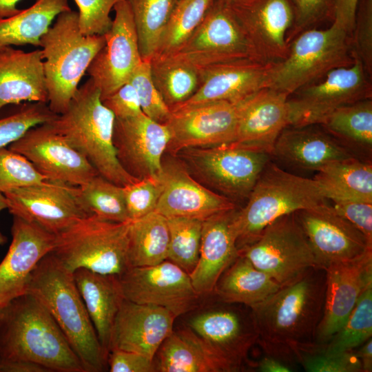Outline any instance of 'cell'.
Masks as SVG:
<instances>
[{"label": "cell", "instance_id": "6da1fadb", "mask_svg": "<svg viewBox=\"0 0 372 372\" xmlns=\"http://www.w3.org/2000/svg\"><path fill=\"white\" fill-rule=\"evenodd\" d=\"M325 288V269L312 268L251 309L265 353L292 363L298 349L314 342Z\"/></svg>", "mask_w": 372, "mask_h": 372}, {"label": "cell", "instance_id": "7a4b0ae2", "mask_svg": "<svg viewBox=\"0 0 372 372\" xmlns=\"http://www.w3.org/2000/svg\"><path fill=\"white\" fill-rule=\"evenodd\" d=\"M0 360L31 361L50 372H85L50 313L29 293L3 309Z\"/></svg>", "mask_w": 372, "mask_h": 372}, {"label": "cell", "instance_id": "3957f363", "mask_svg": "<svg viewBox=\"0 0 372 372\" xmlns=\"http://www.w3.org/2000/svg\"><path fill=\"white\" fill-rule=\"evenodd\" d=\"M28 293L37 298L50 313L85 372L107 369V355L102 347L75 283L73 273L50 252L32 273Z\"/></svg>", "mask_w": 372, "mask_h": 372}, {"label": "cell", "instance_id": "277c9868", "mask_svg": "<svg viewBox=\"0 0 372 372\" xmlns=\"http://www.w3.org/2000/svg\"><path fill=\"white\" fill-rule=\"evenodd\" d=\"M115 116L91 79L79 86L66 110L48 122L109 181L125 186L138 179L121 165L113 143Z\"/></svg>", "mask_w": 372, "mask_h": 372}, {"label": "cell", "instance_id": "5b68a950", "mask_svg": "<svg viewBox=\"0 0 372 372\" xmlns=\"http://www.w3.org/2000/svg\"><path fill=\"white\" fill-rule=\"evenodd\" d=\"M247 200L236 210L232 220L238 250L256 241L279 217L317 206L327 199L313 178L287 172L269 161Z\"/></svg>", "mask_w": 372, "mask_h": 372}, {"label": "cell", "instance_id": "8992f818", "mask_svg": "<svg viewBox=\"0 0 372 372\" xmlns=\"http://www.w3.org/2000/svg\"><path fill=\"white\" fill-rule=\"evenodd\" d=\"M105 43L103 35H84L78 12L60 13L40 40L48 91V105L56 114L63 113L96 54Z\"/></svg>", "mask_w": 372, "mask_h": 372}, {"label": "cell", "instance_id": "52a82bcc", "mask_svg": "<svg viewBox=\"0 0 372 372\" xmlns=\"http://www.w3.org/2000/svg\"><path fill=\"white\" fill-rule=\"evenodd\" d=\"M354 60L350 36L344 30L333 23L326 29H309L289 42L284 59L272 64L267 87L289 96Z\"/></svg>", "mask_w": 372, "mask_h": 372}, {"label": "cell", "instance_id": "ba28073f", "mask_svg": "<svg viewBox=\"0 0 372 372\" xmlns=\"http://www.w3.org/2000/svg\"><path fill=\"white\" fill-rule=\"evenodd\" d=\"M130 221L113 222L91 215L56 235L51 253L72 273L85 269L118 276L130 268Z\"/></svg>", "mask_w": 372, "mask_h": 372}, {"label": "cell", "instance_id": "9c48e42d", "mask_svg": "<svg viewBox=\"0 0 372 372\" xmlns=\"http://www.w3.org/2000/svg\"><path fill=\"white\" fill-rule=\"evenodd\" d=\"M178 155L200 183L235 204L247 200L271 157L232 143L187 148Z\"/></svg>", "mask_w": 372, "mask_h": 372}, {"label": "cell", "instance_id": "30bf717a", "mask_svg": "<svg viewBox=\"0 0 372 372\" xmlns=\"http://www.w3.org/2000/svg\"><path fill=\"white\" fill-rule=\"evenodd\" d=\"M238 254L280 287L295 282L310 269L320 268L295 212L271 223Z\"/></svg>", "mask_w": 372, "mask_h": 372}, {"label": "cell", "instance_id": "8fae6325", "mask_svg": "<svg viewBox=\"0 0 372 372\" xmlns=\"http://www.w3.org/2000/svg\"><path fill=\"white\" fill-rule=\"evenodd\" d=\"M329 71L287 98L289 126L319 125L335 110L372 98L371 79L360 60Z\"/></svg>", "mask_w": 372, "mask_h": 372}, {"label": "cell", "instance_id": "7c38bea8", "mask_svg": "<svg viewBox=\"0 0 372 372\" xmlns=\"http://www.w3.org/2000/svg\"><path fill=\"white\" fill-rule=\"evenodd\" d=\"M13 216L57 235L92 214L80 196L79 187L46 180L3 194Z\"/></svg>", "mask_w": 372, "mask_h": 372}, {"label": "cell", "instance_id": "4fadbf2b", "mask_svg": "<svg viewBox=\"0 0 372 372\" xmlns=\"http://www.w3.org/2000/svg\"><path fill=\"white\" fill-rule=\"evenodd\" d=\"M170 56L198 69L251 58L247 39L232 10L220 0L214 1L198 28Z\"/></svg>", "mask_w": 372, "mask_h": 372}, {"label": "cell", "instance_id": "5bb4252c", "mask_svg": "<svg viewBox=\"0 0 372 372\" xmlns=\"http://www.w3.org/2000/svg\"><path fill=\"white\" fill-rule=\"evenodd\" d=\"M118 280L124 299L165 308L176 318L194 309L200 297L189 275L168 260L130 267Z\"/></svg>", "mask_w": 372, "mask_h": 372}, {"label": "cell", "instance_id": "9a60e30c", "mask_svg": "<svg viewBox=\"0 0 372 372\" xmlns=\"http://www.w3.org/2000/svg\"><path fill=\"white\" fill-rule=\"evenodd\" d=\"M237 122L236 103L216 101L176 107L165 123L170 135L165 152L175 156L187 148L233 143Z\"/></svg>", "mask_w": 372, "mask_h": 372}, {"label": "cell", "instance_id": "2e32d148", "mask_svg": "<svg viewBox=\"0 0 372 372\" xmlns=\"http://www.w3.org/2000/svg\"><path fill=\"white\" fill-rule=\"evenodd\" d=\"M249 46L251 58L265 64L284 59L294 21L290 0H242L229 6Z\"/></svg>", "mask_w": 372, "mask_h": 372}, {"label": "cell", "instance_id": "e0dca14e", "mask_svg": "<svg viewBox=\"0 0 372 372\" xmlns=\"http://www.w3.org/2000/svg\"><path fill=\"white\" fill-rule=\"evenodd\" d=\"M115 16L104 34L105 43L87 70L101 100L127 83L143 59L132 12L127 0H119L114 8Z\"/></svg>", "mask_w": 372, "mask_h": 372}, {"label": "cell", "instance_id": "ac0fdd59", "mask_svg": "<svg viewBox=\"0 0 372 372\" xmlns=\"http://www.w3.org/2000/svg\"><path fill=\"white\" fill-rule=\"evenodd\" d=\"M8 147L24 156L48 180L79 187L99 174L48 123L29 129Z\"/></svg>", "mask_w": 372, "mask_h": 372}, {"label": "cell", "instance_id": "d6986e66", "mask_svg": "<svg viewBox=\"0 0 372 372\" xmlns=\"http://www.w3.org/2000/svg\"><path fill=\"white\" fill-rule=\"evenodd\" d=\"M320 268L350 260L372 249L364 235L327 201L295 212Z\"/></svg>", "mask_w": 372, "mask_h": 372}, {"label": "cell", "instance_id": "ffe728a7", "mask_svg": "<svg viewBox=\"0 0 372 372\" xmlns=\"http://www.w3.org/2000/svg\"><path fill=\"white\" fill-rule=\"evenodd\" d=\"M158 176L162 192L155 211L166 218L187 217L204 220L236 208V204L231 200L197 180L176 156L163 157Z\"/></svg>", "mask_w": 372, "mask_h": 372}, {"label": "cell", "instance_id": "44dd1931", "mask_svg": "<svg viewBox=\"0 0 372 372\" xmlns=\"http://www.w3.org/2000/svg\"><path fill=\"white\" fill-rule=\"evenodd\" d=\"M326 288L314 342L324 344L342 327L363 291L372 285V249L325 269Z\"/></svg>", "mask_w": 372, "mask_h": 372}, {"label": "cell", "instance_id": "7402d4cb", "mask_svg": "<svg viewBox=\"0 0 372 372\" xmlns=\"http://www.w3.org/2000/svg\"><path fill=\"white\" fill-rule=\"evenodd\" d=\"M169 138L165 124L143 113L115 118L113 143L117 158L123 167L137 179L159 174Z\"/></svg>", "mask_w": 372, "mask_h": 372}, {"label": "cell", "instance_id": "603a6c76", "mask_svg": "<svg viewBox=\"0 0 372 372\" xmlns=\"http://www.w3.org/2000/svg\"><path fill=\"white\" fill-rule=\"evenodd\" d=\"M11 234L10 245L0 263V309L28 293L32 271L56 243V235L17 216H13Z\"/></svg>", "mask_w": 372, "mask_h": 372}, {"label": "cell", "instance_id": "cb8c5ba5", "mask_svg": "<svg viewBox=\"0 0 372 372\" xmlns=\"http://www.w3.org/2000/svg\"><path fill=\"white\" fill-rule=\"evenodd\" d=\"M176 318L165 308L123 299L112 329L110 351H132L154 360L161 345L173 332Z\"/></svg>", "mask_w": 372, "mask_h": 372}, {"label": "cell", "instance_id": "d4e9b609", "mask_svg": "<svg viewBox=\"0 0 372 372\" xmlns=\"http://www.w3.org/2000/svg\"><path fill=\"white\" fill-rule=\"evenodd\" d=\"M288 95L265 87L237 103L235 145L271 154L282 131L289 126Z\"/></svg>", "mask_w": 372, "mask_h": 372}, {"label": "cell", "instance_id": "484cf974", "mask_svg": "<svg viewBox=\"0 0 372 372\" xmlns=\"http://www.w3.org/2000/svg\"><path fill=\"white\" fill-rule=\"evenodd\" d=\"M226 304L194 316L188 327L240 371L247 362L250 349L258 342V335L251 309L246 313L231 304Z\"/></svg>", "mask_w": 372, "mask_h": 372}, {"label": "cell", "instance_id": "4316f807", "mask_svg": "<svg viewBox=\"0 0 372 372\" xmlns=\"http://www.w3.org/2000/svg\"><path fill=\"white\" fill-rule=\"evenodd\" d=\"M271 65L246 57L199 69V88L189 99L176 107L216 101L237 103L267 87Z\"/></svg>", "mask_w": 372, "mask_h": 372}, {"label": "cell", "instance_id": "83f0119b", "mask_svg": "<svg viewBox=\"0 0 372 372\" xmlns=\"http://www.w3.org/2000/svg\"><path fill=\"white\" fill-rule=\"evenodd\" d=\"M236 210L214 214L203 222L199 258L189 274L200 296L214 293L220 277L239 255L232 227Z\"/></svg>", "mask_w": 372, "mask_h": 372}, {"label": "cell", "instance_id": "f1b7e54d", "mask_svg": "<svg viewBox=\"0 0 372 372\" xmlns=\"http://www.w3.org/2000/svg\"><path fill=\"white\" fill-rule=\"evenodd\" d=\"M314 125L285 127L271 156L291 166L316 172L333 162L355 156L323 129Z\"/></svg>", "mask_w": 372, "mask_h": 372}, {"label": "cell", "instance_id": "f546056e", "mask_svg": "<svg viewBox=\"0 0 372 372\" xmlns=\"http://www.w3.org/2000/svg\"><path fill=\"white\" fill-rule=\"evenodd\" d=\"M22 102L48 104L42 51L1 48L0 111L8 105Z\"/></svg>", "mask_w": 372, "mask_h": 372}, {"label": "cell", "instance_id": "4dcf8cb0", "mask_svg": "<svg viewBox=\"0 0 372 372\" xmlns=\"http://www.w3.org/2000/svg\"><path fill=\"white\" fill-rule=\"evenodd\" d=\"M158 372H236L237 369L190 328L173 331L154 359Z\"/></svg>", "mask_w": 372, "mask_h": 372}, {"label": "cell", "instance_id": "1f68e13d", "mask_svg": "<svg viewBox=\"0 0 372 372\" xmlns=\"http://www.w3.org/2000/svg\"><path fill=\"white\" fill-rule=\"evenodd\" d=\"M73 276L99 342L108 355L112 329L124 299L118 276L85 269L76 270Z\"/></svg>", "mask_w": 372, "mask_h": 372}, {"label": "cell", "instance_id": "d6a6232c", "mask_svg": "<svg viewBox=\"0 0 372 372\" xmlns=\"http://www.w3.org/2000/svg\"><path fill=\"white\" fill-rule=\"evenodd\" d=\"M281 287L266 273L259 270L245 256L237 258L218 280L214 294L220 302L253 308Z\"/></svg>", "mask_w": 372, "mask_h": 372}, {"label": "cell", "instance_id": "836d02e7", "mask_svg": "<svg viewBox=\"0 0 372 372\" xmlns=\"http://www.w3.org/2000/svg\"><path fill=\"white\" fill-rule=\"evenodd\" d=\"M313 179L327 200L372 203V165L356 156L333 162Z\"/></svg>", "mask_w": 372, "mask_h": 372}, {"label": "cell", "instance_id": "e575fe53", "mask_svg": "<svg viewBox=\"0 0 372 372\" xmlns=\"http://www.w3.org/2000/svg\"><path fill=\"white\" fill-rule=\"evenodd\" d=\"M70 10L68 0H35L28 8L0 19V48L28 44L39 47L53 20Z\"/></svg>", "mask_w": 372, "mask_h": 372}, {"label": "cell", "instance_id": "d590c367", "mask_svg": "<svg viewBox=\"0 0 372 372\" xmlns=\"http://www.w3.org/2000/svg\"><path fill=\"white\" fill-rule=\"evenodd\" d=\"M169 232L167 218L154 211L131 220L129 228L130 267L158 265L167 260Z\"/></svg>", "mask_w": 372, "mask_h": 372}, {"label": "cell", "instance_id": "8d00e7d4", "mask_svg": "<svg viewBox=\"0 0 372 372\" xmlns=\"http://www.w3.org/2000/svg\"><path fill=\"white\" fill-rule=\"evenodd\" d=\"M343 146L367 155L372 150V100L340 107L319 124Z\"/></svg>", "mask_w": 372, "mask_h": 372}, {"label": "cell", "instance_id": "74e56055", "mask_svg": "<svg viewBox=\"0 0 372 372\" xmlns=\"http://www.w3.org/2000/svg\"><path fill=\"white\" fill-rule=\"evenodd\" d=\"M150 71L155 86L170 110L189 99L201 83L198 68L170 55L152 56Z\"/></svg>", "mask_w": 372, "mask_h": 372}, {"label": "cell", "instance_id": "f35d334b", "mask_svg": "<svg viewBox=\"0 0 372 372\" xmlns=\"http://www.w3.org/2000/svg\"><path fill=\"white\" fill-rule=\"evenodd\" d=\"M130 6L143 59L155 55L178 0H127Z\"/></svg>", "mask_w": 372, "mask_h": 372}, {"label": "cell", "instance_id": "ab89813d", "mask_svg": "<svg viewBox=\"0 0 372 372\" xmlns=\"http://www.w3.org/2000/svg\"><path fill=\"white\" fill-rule=\"evenodd\" d=\"M372 336V285L361 294L342 327L329 342L319 344L327 354L337 355L354 350Z\"/></svg>", "mask_w": 372, "mask_h": 372}, {"label": "cell", "instance_id": "60d3db41", "mask_svg": "<svg viewBox=\"0 0 372 372\" xmlns=\"http://www.w3.org/2000/svg\"><path fill=\"white\" fill-rule=\"evenodd\" d=\"M79 187L81 200L92 215L113 222L130 220L122 186L97 174Z\"/></svg>", "mask_w": 372, "mask_h": 372}, {"label": "cell", "instance_id": "b9f144b4", "mask_svg": "<svg viewBox=\"0 0 372 372\" xmlns=\"http://www.w3.org/2000/svg\"><path fill=\"white\" fill-rule=\"evenodd\" d=\"M214 1L178 0L155 55L168 56L178 50L202 22Z\"/></svg>", "mask_w": 372, "mask_h": 372}, {"label": "cell", "instance_id": "7bdbcfd3", "mask_svg": "<svg viewBox=\"0 0 372 372\" xmlns=\"http://www.w3.org/2000/svg\"><path fill=\"white\" fill-rule=\"evenodd\" d=\"M167 220L169 232L167 260L189 275L198 260L203 220L187 217Z\"/></svg>", "mask_w": 372, "mask_h": 372}, {"label": "cell", "instance_id": "ee69618b", "mask_svg": "<svg viewBox=\"0 0 372 372\" xmlns=\"http://www.w3.org/2000/svg\"><path fill=\"white\" fill-rule=\"evenodd\" d=\"M57 114L47 103H27L17 111L0 118V149L19 139L29 129L48 123Z\"/></svg>", "mask_w": 372, "mask_h": 372}, {"label": "cell", "instance_id": "f6af8a7d", "mask_svg": "<svg viewBox=\"0 0 372 372\" xmlns=\"http://www.w3.org/2000/svg\"><path fill=\"white\" fill-rule=\"evenodd\" d=\"M296 360L309 372H362L354 350L341 354H327L313 342L295 352Z\"/></svg>", "mask_w": 372, "mask_h": 372}, {"label": "cell", "instance_id": "bcb514c9", "mask_svg": "<svg viewBox=\"0 0 372 372\" xmlns=\"http://www.w3.org/2000/svg\"><path fill=\"white\" fill-rule=\"evenodd\" d=\"M127 82L138 94L143 113L157 123L165 124L170 118L171 110L154 83L150 59H143Z\"/></svg>", "mask_w": 372, "mask_h": 372}, {"label": "cell", "instance_id": "7dc6e473", "mask_svg": "<svg viewBox=\"0 0 372 372\" xmlns=\"http://www.w3.org/2000/svg\"><path fill=\"white\" fill-rule=\"evenodd\" d=\"M46 180L24 156L8 147L0 149V193Z\"/></svg>", "mask_w": 372, "mask_h": 372}, {"label": "cell", "instance_id": "c3c4849f", "mask_svg": "<svg viewBox=\"0 0 372 372\" xmlns=\"http://www.w3.org/2000/svg\"><path fill=\"white\" fill-rule=\"evenodd\" d=\"M126 209L130 220L156 210L162 192L158 176H148L123 187Z\"/></svg>", "mask_w": 372, "mask_h": 372}, {"label": "cell", "instance_id": "681fc988", "mask_svg": "<svg viewBox=\"0 0 372 372\" xmlns=\"http://www.w3.org/2000/svg\"><path fill=\"white\" fill-rule=\"evenodd\" d=\"M350 39L353 56L372 78V0H359Z\"/></svg>", "mask_w": 372, "mask_h": 372}, {"label": "cell", "instance_id": "f907efd6", "mask_svg": "<svg viewBox=\"0 0 372 372\" xmlns=\"http://www.w3.org/2000/svg\"><path fill=\"white\" fill-rule=\"evenodd\" d=\"M80 31L84 35H103L111 28L110 14L119 0H74Z\"/></svg>", "mask_w": 372, "mask_h": 372}, {"label": "cell", "instance_id": "816d5d0a", "mask_svg": "<svg viewBox=\"0 0 372 372\" xmlns=\"http://www.w3.org/2000/svg\"><path fill=\"white\" fill-rule=\"evenodd\" d=\"M294 21L287 40L289 42L299 33L311 28L333 17L334 0H290Z\"/></svg>", "mask_w": 372, "mask_h": 372}, {"label": "cell", "instance_id": "f5cc1de1", "mask_svg": "<svg viewBox=\"0 0 372 372\" xmlns=\"http://www.w3.org/2000/svg\"><path fill=\"white\" fill-rule=\"evenodd\" d=\"M335 211L350 222L372 244V203L363 201H333Z\"/></svg>", "mask_w": 372, "mask_h": 372}, {"label": "cell", "instance_id": "db71d44e", "mask_svg": "<svg viewBox=\"0 0 372 372\" xmlns=\"http://www.w3.org/2000/svg\"><path fill=\"white\" fill-rule=\"evenodd\" d=\"M101 101L115 118H126L143 113L138 94L128 82Z\"/></svg>", "mask_w": 372, "mask_h": 372}, {"label": "cell", "instance_id": "11a10c76", "mask_svg": "<svg viewBox=\"0 0 372 372\" xmlns=\"http://www.w3.org/2000/svg\"><path fill=\"white\" fill-rule=\"evenodd\" d=\"M107 367L110 372L156 371L154 360L138 353L118 349L109 352Z\"/></svg>", "mask_w": 372, "mask_h": 372}, {"label": "cell", "instance_id": "9f6ffc18", "mask_svg": "<svg viewBox=\"0 0 372 372\" xmlns=\"http://www.w3.org/2000/svg\"><path fill=\"white\" fill-rule=\"evenodd\" d=\"M359 0H334L332 23L351 36Z\"/></svg>", "mask_w": 372, "mask_h": 372}, {"label": "cell", "instance_id": "6f0895ef", "mask_svg": "<svg viewBox=\"0 0 372 372\" xmlns=\"http://www.w3.org/2000/svg\"><path fill=\"white\" fill-rule=\"evenodd\" d=\"M291 364L283 359L265 353L254 366L260 372H289L293 371Z\"/></svg>", "mask_w": 372, "mask_h": 372}, {"label": "cell", "instance_id": "680465c9", "mask_svg": "<svg viewBox=\"0 0 372 372\" xmlns=\"http://www.w3.org/2000/svg\"><path fill=\"white\" fill-rule=\"evenodd\" d=\"M0 372H50L44 366L27 360H0Z\"/></svg>", "mask_w": 372, "mask_h": 372}, {"label": "cell", "instance_id": "91938a15", "mask_svg": "<svg viewBox=\"0 0 372 372\" xmlns=\"http://www.w3.org/2000/svg\"><path fill=\"white\" fill-rule=\"evenodd\" d=\"M362 365V372L372 371V340L371 338L365 342L362 347L355 351Z\"/></svg>", "mask_w": 372, "mask_h": 372}, {"label": "cell", "instance_id": "94428289", "mask_svg": "<svg viewBox=\"0 0 372 372\" xmlns=\"http://www.w3.org/2000/svg\"><path fill=\"white\" fill-rule=\"evenodd\" d=\"M21 0H0V19H4L17 14L21 9L17 6Z\"/></svg>", "mask_w": 372, "mask_h": 372}, {"label": "cell", "instance_id": "6125c7cd", "mask_svg": "<svg viewBox=\"0 0 372 372\" xmlns=\"http://www.w3.org/2000/svg\"><path fill=\"white\" fill-rule=\"evenodd\" d=\"M8 209V202L5 195L0 193V212ZM7 241L6 237L0 232V245H4Z\"/></svg>", "mask_w": 372, "mask_h": 372}, {"label": "cell", "instance_id": "be15d7a7", "mask_svg": "<svg viewBox=\"0 0 372 372\" xmlns=\"http://www.w3.org/2000/svg\"><path fill=\"white\" fill-rule=\"evenodd\" d=\"M220 1H223V3H226L228 6H231L242 0H220Z\"/></svg>", "mask_w": 372, "mask_h": 372}, {"label": "cell", "instance_id": "e7e4bbea", "mask_svg": "<svg viewBox=\"0 0 372 372\" xmlns=\"http://www.w3.org/2000/svg\"><path fill=\"white\" fill-rule=\"evenodd\" d=\"M3 309H0V318H1V315H2V311H3Z\"/></svg>", "mask_w": 372, "mask_h": 372}]
</instances>
